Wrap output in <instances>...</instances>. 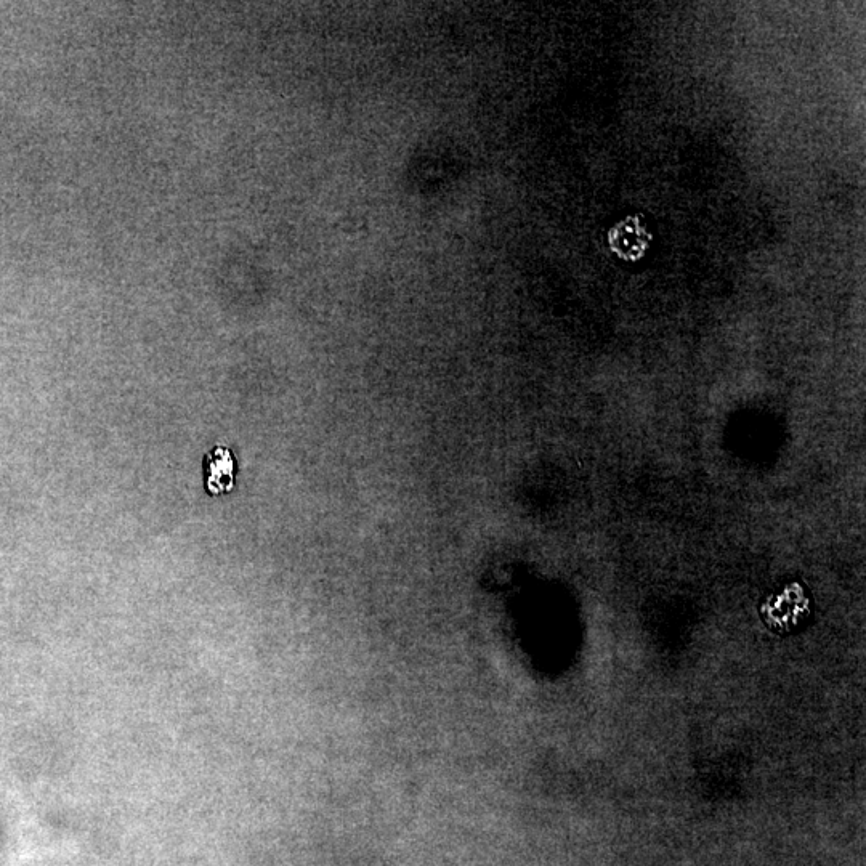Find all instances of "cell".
Returning <instances> with one entry per match:
<instances>
[{"instance_id": "cell-2", "label": "cell", "mask_w": 866, "mask_h": 866, "mask_svg": "<svg viewBox=\"0 0 866 866\" xmlns=\"http://www.w3.org/2000/svg\"><path fill=\"white\" fill-rule=\"evenodd\" d=\"M650 241L652 238L648 235L644 225L637 222L634 217L618 223L610 233V244H612L613 252H618L620 255L628 252L626 257H631L632 252L644 255Z\"/></svg>"}, {"instance_id": "cell-1", "label": "cell", "mask_w": 866, "mask_h": 866, "mask_svg": "<svg viewBox=\"0 0 866 866\" xmlns=\"http://www.w3.org/2000/svg\"><path fill=\"white\" fill-rule=\"evenodd\" d=\"M235 456L227 446H215L204 456L203 474L207 493L212 496L227 494L235 486Z\"/></svg>"}]
</instances>
